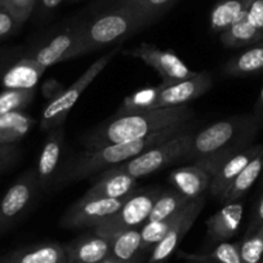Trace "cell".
<instances>
[{
  "mask_svg": "<svg viewBox=\"0 0 263 263\" xmlns=\"http://www.w3.org/2000/svg\"><path fill=\"white\" fill-rule=\"evenodd\" d=\"M35 96L36 89H4L0 92V115L24 111Z\"/></svg>",
  "mask_w": 263,
  "mask_h": 263,
  "instance_id": "1f68e13d",
  "label": "cell"
},
{
  "mask_svg": "<svg viewBox=\"0 0 263 263\" xmlns=\"http://www.w3.org/2000/svg\"><path fill=\"white\" fill-rule=\"evenodd\" d=\"M22 25H20L6 9H0V39L12 36L20 30Z\"/></svg>",
  "mask_w": 263,
  "mask_h": 263,
  "instance_id": "8d00e7d4",
  "label": "cell"
},
{
  "mask_svg": "<svg viewBox=\"0 0 263 263\" xmlns=\"http://www.w3.org/2000/svg\"><path fill=\"white\" fill-rule=\"evenodd\" d=\"M241 150H224L219 153L211 154V155L197 158L194 160V164L189 166L174 169L169 174V182L190 200L201 196L208 191L211 186L212 178L218 172L219 166L234 154Z\"/></svg>",
  "mask_w": 263,
  "mask_h": 263,
  "instance_id": "ba28073f",
  "label": "cell"
},
{
  "mask_svg": "<svg viewBox=\"0 0 263 263\" xmlns=\"http://www.w3.org/2000/svg\"><path fill=\"white\" fill-rule=\"evenodd\" d=\"M111 252L110 257L120 262H135L141 257H145L142 253V236L141 227L130 229L110 237Z\"/></svg>",
  "mask_w": 263,
  "mask_h": 263,
  "instance_id": "cb8c5ba5",
  "label": "cell"
},
{
  "mask_svg": "<svg viewBox=\"0 0 263 263\" xmlns=\"http://www.w3.org/2000/svg\"><path fill=\"white\" fill-rule=\"evenodd\" d=\"M194 119V108L187 105L154 108L145 112L111 118L87 132L82 137V143L85 148H97L140 140L171 126L189 124Z\"/></svg>",
  "mask_w": 263,
  "mask_h": 263,
  "instance_id": "6da1fadb",
  "label": "cell"
},
{
  "mask_svg": "<svg viewBox=\"0 0 263 263\" xmlns=\"http://www.w3.org/2000/svg\"><path fill=\"white\" fill-rule=\"evenodd\" d=\"M63 90H65V87H63L62 83H60L55 79H48L42 85V93L45 97V100H48V102L58 97Z\"/></svg>",
  "mask_w": 263,
  "mask_h": 263,
  "instance_id": "f35d334b",
  "label": "cell"
},
{
  "mask_svg": "<svg viewBox=\"0 0 263 263\" xmlns=\"http://www.w3.org/2000/svg\"><path fill=\"white\" fill-rule=\"evenodd\" d=\"M65 0H39L36 6L37 18L47 20Z\"/></svg>",
  "mask_w": 263,
  "mask_h": 263,
  "instance_id": "ab89813d",
  "label": "cell"
},
{
  "mask_svg": "<svg viewBox=\"0 0 263 263\" xmlns=\"http://www.w3.org/2000/svg\"><path fill=\"white\" fill-rule=\"evenodd\" d=\"M163 88V85L160 84L158 87H148L136 90L135 93H132L130 96L124 98L120 107L118 108V111H116L112 118H119V116L140 114L153 110L154 103H155L156 98H158L159 93L161 92Z\"/></svg>",
  "mask_w": 263,
  "mask_h": 263,
  "instance_id": "f1b7e54d",
  "label": "cell"
},
{
  "mask_svg": "<svg viewBox=\"0 0 263 263\" xmlns=\"http://www.w3.org/2000/svg\"><path fill=\"white\" fill-rule=\"evenodd\" d=\"M187 263H197V262H194V260H187Z\"/></svg>",
  "mask_w": 263,
  "mask_h": 263,
  "instance_id": "7dc6e473",
  "label": "cell"
},
{
  "mask_svg": "<svg viewBox=\"0 0 263 263\" xmlns=\"http://www.w3.org/2000/svg\"><path fill=\"white\" fill-rule=\"evenodd\" d=\"M191 200H190L189 197L182 195L176 189L163 190L158 196V199H156L155 204H154L153 209H151L150 216H148L146 222L163 221V219L178 213Z\"/></svg>",
  "mask_w": 263,
  "mask_h": 263,
  "instance_id": "83f0119b",
  "label": "cell"
},
{
  "mask_svg": "<svg viewBox=\"0 0 263 263\" xmlns=\"http://www.w3.org/2000/svg\"><path fill=\"white\" fill-rule=\"evenodd\" d=\"M21 158V150L17 145H0V173L11 169Z\"/></svg>",
  "mask_w": 263,
  "mask_h": 263,
  "instance_id": "d590c367",
  "label": "cell"
},
{
  "mask_svg": "<svg viewBox=\"0 0 263 263\" xmlns=\"http://www.w3.org/2000/svg\"><path fill=\"white\" fill-rule=\"evenodd\" d=\"M263 224V196L260 197L259 203H258L257 208H255L254 213H253L252 219H250V223L248 226L247 234H250V232L255 231L257 229H259Z\"/></svg>",
  "mask_w": 263,
  "mask_h": 263,
  "instance_id": "60d3db41",
  "label": "cell"
},
{
  "mask_svg": "<svg viewBox=\"0 0 263 263\" xmlns=\"http://www.w3.org/2000/svg\"><path fill=\"white\" fill-rule=\"evenodd\" d=\"M42 190L36 168L29 169L14 181L0 200V236L13 229L26 214Z\"/></svg>",
  "mask_w": 263,
  "mask_h": 263,
  "instance_id": "30bf717a",
  "label": "cell"
},
{
  "mask_svg": "<svg viewBox=\"0 0 263 263\" xmlns=\"http://www.w3.org/2000/svg\"><path fill=\"white\" fill-rule=\"evenodd\" d=\"M194 133V130L184 132L177 137L171 138V140L165 141L160 145L148 148L147 151L138 155L137 158L120 164V165L112 166L111 169L123 172V173L129 174V176L135 177L137 179L141 177L156 173L160 169L165 168V166L171 165L176 161L184 160L190 150Z\"/></svg>",
  "mask_w": 263,
  "mask_h": 263,
  "instance_id": "8992f818",
  "label": "cell"
},
{
  "mask_svg": "<svg viewBox=\"0 0 263 263\" xmlns=\"http://www.w3.org/2000/svg\"><path fill=\"white\" fill-rule=\"evenodd\" d=\"M123 53L129 57L137 58L147 63L161 78V85L164 88L197 74L190 70L176 53L168 49H161L154 44L141 43L137 47L124 50Z\"/></svg>",
  "mask_w": 263,
  "mask_h": 263,
  "instance_id": "8fae6325",
  "label": "cell"
},
{
  "mask_svg": "<svg viewBox=\"0 0 263 263\" xmlns=\"http://www.w3.org/2000/svg\"><path fill=\"white\" fill-rule=\"evenodd\" d=\"M178 254L186 260H194L197 263H241L240 242H221L211 252L204 254H189L182 252Z\"/></svg>",
  "mask_w": 263,
  "mask_h": 263,
  "instance_id": "f546056e",
  "label": "cell"
},
{
  "mask_svg": "<svg viewBox=\"0 0 263 263\" xmlns=\"http://www.w3.org/2000/svg\"><path fill=\"white\" fill-rule=\"evenodd\" d=\"M121 0H96L95 7H98V8H110V7L115 6Z\"/></svg>",
  "mask_w": 263,
  "mask_h": 263,
  "instance_id": "7bdbcfd3",
  "label": "cell"
},
{
  "mask_svg": "<svg viewBox=\"0 0 263 263\" xmlns=\"http://www.w3.org/2000/svg\"><path fill=\"white\" fill-rule=\"evenodd\" d=\"M260 110H263V87H262V90H260L259 100H258V103H257V112H259Z\"/></svg>",
  "mask_w": 263,
  "mask_h": 263,
  "instance_id": "f6af8a7d",
  "label": "cell"
},
{
  "mask_svg": "<svg viewBox=\"0 0 263 263\" xmlns=\"http://www.w3.org/2000/svg\"><path fill=\"white\" fill-rule=\"evenodd\" d=\"M120 48L116 47L112 50L103 54L102 57L98 58L96 62L85 70L84 74L77 80L69 88H65L62 93L58 97H55L53 101H49L47 106L44 107L42 114V119H40L39 129L42 132H49L50 129L57 128V126H62L65 123L66 118L69 116L70 111L78 102L80 96L84 93V90L89 87L93 83V80L105 70L106 66L111 62L114 57L119 53Z\"/></svg>",
  "mask_w": 263,
  "mask_h": 263,
  "instance_id": "5b68a950",
  "label": "cell"
},
{
  "mask_svg": "<svg viewBox=\"0 0 263 263\" xmlns=\"http://www.w3.org/2000/svg\"><path fill=\"white\" fill-rule=\"evenodd\" d=\"M0 263H67L65 248L58 242H40L18 248L0 257Z\"/></svg>",
  "mask_w": 263,
  "mask_h": 263,
  "instance_id": "44dd1931",
  "label": "cell"
},
{
  "mask_svg": "<svg viewBox=\"0 0 263 263\" xmlns=\"http://www.w3.org/2000/svg\"><path fill=\"white\" fill-rule=\"evenodd\" d=\"M67 263H100L110 258V239L87 232L63 245Z\"/></svg>",
  "mask_w": 263,
  "mask_h": 263,
  "instance_id": "2e32d148",
  "label": "cell"
},
{
  "mask_svg": "<svg viewBox=\"0 0 263 263\" xmlns=\"http://www.w3.org/2000/svg\"><path fill=\"white\" fill-rule=\"evenodd\" d=\"M154 20L133 8L112 6L89 21H83V53L120 44L154 24Z\"/></svg>",
  "mask_w": 263,
  "mask_h": 263,
  "instance_id": "3957f363",
  "label": "cell"
},
{
  "mask_svg": "<svg viewBox=\"0 0 263 263\" xmlns=\"http://www.w3.org/2000/svg\"><path fill=\"white\" fill-rule=\"evenodd\" d=\"M3 8V4H2V0H0V9Z\"/></svg>",
  "mask_w": 263,
  "mask_h": 263,
  "instance_id": "c3c4849f",
  "label": "cell"
},
{
  "mask_svg": "<svg viewBox=\"0 0 263 263\" xmlns=\"http://www.w3.org/2000/svg\"><path fill=\"white\" fill-rule=\"evenodd\" d=\"M29 57L48 69L55 63L74 60L83 53V21L71 22L26 50Z\"/></svg>",
  "mask_w": 263,
  "mask_h": 263,
  "instance_id": "9c48e42d",
  "label": "cell"
},
{
  "mask_svg": "<svg viewBox=\"0 0 263 263\" xmlns=\"http://www.w3.org/2000/svg\"><path fill=\"white\" fill-rule=\"evenodd\" d=\"M262 124L263 116L259 112L232 116L217 121L194 133L184 160H195L224 150H244Z\"/></svg>",
  "mask_w": 263,
  "mask_h": 263,
  "instance_id": "277c9868",
  "label": "cell"
},
{
  "mask_svg": "<svg viewBox=\"0 0 263 263\" xmlns=\"http://www.w3.org/2000/svg\"><path fill=\"white\" fill-rule=\"evenodd\" d=\"M259 263H263V259H262V260H260V262H259Z\"/></svg>",
  "mask_w": 263,
  "mask_h": 263,
  "instance_id": "681fc988",
  "label": "cell"
},
{
  "mask_svg": "<svg viewBox=\"0 0 263 263\" xmlns=\"http://www.w3.org/2000/svg\"><path fill=\"white\" fill-rule=\"evenodd\" d=\"M36 120L24 111L0 115V145H17L29 135Z\"/></svg>",
  "mask_w": 263,
  "mask_h": 263,
  "instance_id": "603a6c76",
  "label": "cell"
},
{
  "mask_svg": "<svg viewBox=\"0 0 263 263\" xmlns=\"http://www.w3.org/2000/svg\"><path fill=\"white\" fill-rule=\"evenodd\" d=\"M143 260H145V257H141L140 259L135 260V262H120V260H116L114 259V258H107V259H105L103 262H100V263H143Z\"/></svg>",
  "mask_w": 263,
  "mask_h": 263,
  "instance_id": "ee69618b",
  "label": "cell"
},
{
  "mask_svg": "<svg viewBox=\"0 0 263 263\" xmlns=\"http://www.w3.org/2000/svg\"><path fill=\"white\" fill-rule=\"evenodd\" d=\"M137 178L108 168L98 174L97 181L83 197L88 199H123L135 191Z\"/></svg>",
  "mask_w": 263,
  "mask_h": 263,
  "instance_id": "e0dca14e",
  "label": "cell"
},
{
  "mask_svg": "<svg viewBox=\"0 0 263 263\" xmlns=\"http://www.w3.org/2000/svg\"><path fill=\"white\" fill-rule=\"evenodd\" d=\"M195 121L178 126L163 129L156 133L147 136L140 140L128 141V142L114 143V145L103 146L97 148H87L79 155L69 159V164L66 166L61 184L72 183L79 179H84L93 174H100L103 171L112 166L120 165L132 159L137 158L138 155L147 151L148 148L158 146L171 138L177 137L184 132L194 130Z\"/></svg>",
  "mask_w": 263,
  "mask_h": 263,
  "instance_id": "7a4b0ae2",
  "label": "cell"
},
{
  "mask_svg": "<svg viewBox=\"0 0 263 263\" xmlns=\"http://www.w3.org/2000/svg\"><path fill=\"white\" fill-rule=\"evenodd\" d=\"M240 257L241 263H259L263 259V224L240 241Z\"/></svg>",
  "mask_w": 263,
  "mask_h": 263,
  "instance_id": "836d02e7",
  "label": "cell"
},
{
  "mask_svg": "<svg viewBox=\"0 0 263 263\" xmlns=\"http://www.w3.org/2000/svg\"><path fill=\"white\" fill-rule=\"evenodd\" d=\"M47 133L36 165L37 177L43 191H50L55 187H60L61 179L69 164V160L66 159L65 130L62 126L50 129Z\"/></svg>",
  "mask_w": 263,
  "mask_h": 263,
  "instance_id": "7c38bea8",
  "label": "cell"
},
{
  "mask_svg": "<svg viewBox=\"0 0 263 263\" xmlns=\"http://www.w3.org/2000/svg\"><path fill=\"white\" fill-rule=\"evenodd\" d=\"M176 2L177 0H121L115 6L129 7L156 21L173 7Z\"/></svg>",
  "mask_w": 263,
  "mask_h": 263,
  "instance_id": "d6a6232c",
  "label": "cell"
},
{
  "mask_svg": "<svg viewBox=\"0 0 263 263\" xmlns=\"http://www.w3.org/2000/svg\"><path fill=\"white\" fill-rule=\"evenodd\" d=\"M247 17L253 26L263 32V0H250Z\"/></svg>",
  "mask_w": 263,
  "mask_h": 263,
  "instance_id": "74e56055",
  "label": "cell"
},
{
  "mask_svg": "<svg viewBox=\"0 0 263 263\" xmlns=\"http://www.w3.org/2000/svg\"><path fill=\"white\" fill-rule=\"evenodd\" d=\"M45 67L24 53L20 55L0 78L4 89H36Z\"/></svg>",
  "mask_w": 263,
  "mask_h": 263,
  "instance_id": "d6986e66",
  "label": "cell"
},
{
  "mask_svg": "<svg viewBox=\"0 0 263 263\" xmlns=\"http://www.w3.org/2000/svg\"><path fill=\"white\" fill-rule=\"evenodd\" d=\"M179 213V212H178ZM178 213L163 219V221L145 222L141 227V236H142V253L147 254L154 247L168 234L171 227L176 222Z\"/></svg>",
  "mask_w": 263,
  "mask_h": 263,
  "instance_id": "4dcf8cb0",
  "label": "cell"
},
{
  "mask_svg": "<svg viewBox=\"0 0 263 263\" xmlns=\"http://www.w3.org/2000/svg\"><path fill=\"white\" fill-rule=\"evenodd\" d=\"M250 0H221L211 12V31L221 34L247 12Z\"/></svg>",
  "mask_w": 263,
  "mask_h": 263,
  "instance_id": "4316f807",
  "label": "cell"
},
{
  "mask_svg": "<svg viewBox=\"0 0 263 263\" xmlns=\"http://www.w3.org/2000/svg\"><path fill=\"white\" fill-rule=\"evenodd\" d=\"M263 150V145H254L250 147L244 148V150L239 151V153L234 154L230 156L221 166H219L218 172L214 174L212 178L211 186H209L208 191L213 197L221 199L222 195L226 192L232 184V182L236 179V177L241 173L242 169Z\"/></svg>",
  "mask_w": 263,
  "mask_h": 263,
  "instance_id": "ac0fdd59",
  "label": "cell"
},
{
  "mask_svg": "<svg viewBox=\"0 0 263 263\" xmlns=\"http://www.w3.org/2000/svg\"><path fill=\"white\" fill-rule=\"evenodd\" d=\"M219 39L226 48L250 47L262 42L263 32L250 24L245 12L226 31L221 32Z\"/></svg>",
  "mask_w": 263,
  "mask_h": 263,
  "instance_id": "484cf974",
  "label": "cell"
},
{
  "mask_svg": "<svg viewBox=\"0 0 263 263\" xmlns=\"http://www.w3.org/2000/svg\"><path fill=\"white\" fill-rule=\"evenodd\" d=\"M39 0H2L6 9L20 25H24L36 9Z\"/></svg>",
  "mask_w": 263,
  "mask_h": 263,
  "instance_id": "e575fe53",
  "label": "cell"
},
{
  "mask_svg": "<svg viewBox=\"0 0 263 263\" xmlns=\"http://www.w3.org/2000/svg\"><path fill=\"white\" fill-rule=\"evenodd\" d=\"M128 197L129 195L123 199H88L82 196L65 212L60 219V226L67 230H93L115 214Z\"/></svg>",
  "mask_w": 263,
  "mask_h": 263,
  "instance_id": "4fadbf2b",
  "label": "cell"
},
{
  "mask_svg": "<svg viewBox=\"0 0 263 263\" xmlns=\"http://www.w3.org/2000/svg\"><path fill=\"white\" fill-rule=\"evenodd\" d=\"M263 172V150L245 166L241 173L236 177L231 186L226 190L219 200L223 204L234 203L239 201L248 191L250 187L255 183L259 176Z\"/></svg>",
  "mask_w": 263,
  "mask_h": 263,
  "instance_id": "d4e9b609",
  "label": "cell"
},
{
  "mask_svg": "<svg viewBox=\"0 0 263 263\" xmlns=\"http://www.w3.org/2000/svg\"><path fill=\"white\" fill-rule=\"evenodd\" d=\"M16 58H18L16 50H0V78L4 74V71L8 69L9 65H12L16 61Z\"/></svg>",
  "mask_w": 263,
  "mask_h": 263,
  "instance_id": "b9f144b4",
  "label": "cell"
},
{
  "mask_svg": "<svg viewBox=\"0 0 263 263\" xmlns=\"http://www.w3.org/2000/svg\"><path fill=\"white\" fill-rule=\"evenodd\" d=\"M212 87H213L212 75L206 71L197 72L195 77L163 88L154 103L153 110L154 108L183 106L205 95Z\"/></svg>",
  "mask_w": 263,
  "mask_h": 263,
  "instance_id": "9a60e30c",
  "label": "cell"
},
{
  "mask_svg": "<svg viewBox=\"0 0 263 263\" xmlns=\"http://www.w3.org/2000/svg\"><path fill=\"white\" fill-rule=\"evenodd\" d=\"M204 206H205V194L191 200L184 208H182L168 234L151 249L147 263H166V260L176 252L179 242L194 226L195 221L200 216Z\"/></svg>",
  "mask_w": 263,
  "mask_h": 263,
  "instance_id": "5bb4252c",
  "label": "cell"
},
{
  "mask_svg": "<svg viewBox=\"0 0 263 263\" xmlns=\"http://www.w3.org/2000/svg\"><path fill=\"white\" fill-rule=\"evenodd\" d=\"M69 3H78V2H80V0H67Z\"/></svg>",
  "mask_w": 263,
  "mask_h": 263,
  "instance_id": "bcb514c9",
  "label": "cell"
},
{
  "mask_svg": "<svg viewBox=\"0 0 263 263\" xmlns=\"http://www.w3.org/2000/svg\"><path fill=\"white\" fill-rule=\"evenodd\" d=\"M260 72H263V40L231 57L223 66V74L229 77H248Z\"/></svg>",
  "mask_w": 263,
  "mask_h": 263,
  "instance_id": "7402d4cb",
  "label": "cell"
},
{
  "mask_svg": "<svg viewBox=\"0 0 263 263\" xmlns=\"http://www.w3.org/2000/svg\"><path fill=\"white\" fill-rule=\"evenodd\" d=\"M244 213V206L240 201L226 204L221 211L209 217L205 222L206 237L212 244L227 241L239 231Z\"/></svg>",
  "mask_w": 263,
  "mask_h": 263,
  "instance_id": "ffe728a7",
  "label": "cell"
},
{
  "mask_svg": "<svg viewBox=\"0 0 263 263\" xmlns=\"http://www.w3.org/2000/svg\"><path fill=\"white\" fill-rule=\"evenodd\" d=\"M160 192L161 190L156 187L135 190L129 195L121 208L115 214L105 219L102 223L95 227L93 231L97 235L110 239L126 230L142 227L143 223L147 221L151 209Z\"/></svg>",
  "mask_w": 263,
  "mask_h": 263,
  "instance_id": "52a82bcc",
  "label": "cell"
}]
</instances>
